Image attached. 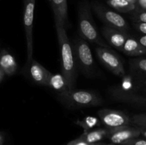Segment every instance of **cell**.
<instances>
[{
    "instance_id": "25",
    "label": "cell",
    "mask_w": 146,
    "mask_h": 145,
    "mask_svg": "<svg viewBox=\"0 0 146 145\" xmlns=\"http://www.w3.org/2000/svg\"><path fill=\"white\" fill-rule=\"evenodd\" d=\"M133 26L138 32L143 35H146V23L133 22Z\"/></svg>"
},
{
    "instance_id": "10",
    "label": "cell",
    "mask_w": 146,
    "mask_h": 145,
    "mask_svg": "<svg viewBox=\"0 0 146 145\" xmlns=\"http://www.w3.org/2000/svg\"><path fill=\"white\" fill-rule=\"evenodd\" d=\"M108 129L109 132L107 138L115 144L119 145L128 139L141 136L140 129L136 127H131L130 125Z\"/></svg>"
},
{
    "instance_id": "6",
    "label": "cell",
    "mask_w": 146,
    "mask_h": 145,
    "mask_svg": "<svg viewBox=\"0 0 146 145\" xmlns=\"http://www.w3.org/2000/svg\"><path fill=\"white\" fill-rule=\"evenodd\" d=\"M91 7L106 25L128 33L129 26L126 20L121 14L96 1L91 3Z\"/></svg>"
},
{
    "instance_id": "18",
    "label": "cell",
    "mask_w": 146,
    "mask_h": 145,
    "mask_svg": "<svg viewBox=\"0 0 146 145\" xmlns=\"http://www.w3.org/2000/svg\"><path fill=\"white\" fill-rule=\"evenodd\" d=\"M131 74L141 80H146V58L138 57L129 62Z\"/></svg>"
},
{
    "instance_id": "28",
    "label": "cell",
    "mask_w": 146,
    "mask_h": 145,
    "mask_svg": "<svg viewBox=\"0 0 146 145\" xmlns=\"http://www.w3.org/2000/svg\"><path fill=\"white\" fill-rule=\"evenodd\" d=\"M140 129V132H141V135H142L145 139H146V129L145 128H140L138 127Z\"/></svg>"
},
{
    "instance_id": "14",
    "label": "cell",
    "mask_w": 146,
    "mask_h": 145,
    "mask_svg": "<svg viewBox=\"0 0 146 145\" xmlns=\"http://www.w3.org/2000/svg\"><path fill=\"white\" fill-rule=\"evenodd\" d=\"M0 68L3 70L5 75L8 76L15 74L18 68V64L15 58L4 49L0 51Z\"/></svg>"
},
{
    "instance_id": "5",
    "label": "cell",
    "mask_w": 146,
    "mask_h": 145,
    "mask_svg": "<svg viewBox=\"0 0 146 145\" xmlns=\"http://www.w3.org/2000/svg\"><path fill=\"white\" fill-rule=\"evenodd\" d=\"M76 65L88 76L94 73L95 63L91 48L88 42L81 38L74 39L72 45Z\"/></svg>"
},
{
    "instance_id": "26",
    "label": "cell",
    "mask_w": 146,
    "mask_h": 145,
    "mask_svg": "<svg viewBox=\"0 0 146 145\" xmlns=\"http://www.w3.org/2000/svg\"><path fill=\"white\" fill-rule=\"evenodd\" d=\"M134 11H146V0H137Z\"/></svg>"
},
{
    "instance_id": "13",
    "label": "cell",
    "mask_w": 146,
    "mask_h": 145,
    "mask_svg": "<svg viewBox=\"0 0 146 145\" xmlns=\"http://www.w3.org/2000/svg\"><path fill=\"white\" fill-rule=\"evenodd\" d=\"M53 10L55 22L64 26L68 24V5L67 0H48Z\"/></svg>"
},
{
    "instance_id": "4",
    "label": "cell",
    "mask_w": 146,
    "mask_h": 145,
    "mask_svg": "<svg viewBox=\"0 0 146 145\" xmlns=\"http://www.w3.org/2000/svg\"><path fill=\"white\" fill-rule=\"evenodd\" d=\"M58 98L66 107L73 109L93 107L103 104V100L99 95L86 90H68Z\"/></svg>"
},
{
    "instance_id": "30",
    "label": "cell",
    "mask_w": 146,
    "mask_h": 145,
    "mask_svg": "<svg viewBox=\"0 0 146 145\" xmlns=\"http://www.w3.org/2000/svg\"><path fill=\"white\" fill-rule=\"evenodd\" d=\"M3 142H4V134L0 132V145H3Z\"/></svg>"
},
{
    "instance_id": "19",
    "label": "cell",
    "mask_w": 146,
    "mask_h": 145,
    "mask_svg": "<svg viewBox=\"0 0 146 145\" xmlns=\"http://www.w3.org/2000/svg\"><path fill=\"white\" fill-rule=\"evenodd\" d=\"M106 3L111 8L121 13H131L135 9V4L126 0H107Z\"/></svg>"
},
{
    "instance_id": "31",
    "label": "cell",
    "mask_w": 146,
    "mask_h": 145,
    "mask_svg": "<svg viewBox=\"0 0 146 145\" xmlns=\"http://www.w3.org/2000/svg\"><path fill=\"white\" fill-rule=\"evenodd\" d=\"M126 1H128V2L131 3V4H135V3H136V1H137V0H126Z\"/></svg>"
},
{
    "instance_id": "17",
    "label": "cell",
    "mask_w": 146,
    "mask_h": 145,
    "mask_svg": "<svg viewBox=\"0 0 146 145\" xmlns=\"http://www.w3.org/2000/svg\"><path fill=\"white\" fill-rule=\"evenodd\" d=\"M108 132L109 129L107 128H95L86 132H84L78 138L88 143H98L104 139L107 138Z\"/></svg>"
},
{
    "instance_id": "2",
    "label": "cell",
    "mask_w": 146,
    "mask_h": 145,
    "mask_svg": "<svg viewBox=\"0 0 146 145\" xmlns=\"http://www.w3.org/2000/svg\"><path fill=\"white\" fill-rule=\"evenodd\" d=\"M55 26L61 55V74L65 78L68 88L74 89L76 82L77 68L72 45L66 32L65 26L58 22H55Z\"/></svg>"
},
{
    "instance_id": "11",
    "label": "cell",
    "mask_w": 146,
    "mask_h": 145,
    "mask_svg": "<svg viewBox=\"0 0 146 145\" xmlns=\"http://www.w3.org/2000/svg\"><path fill=\"white\" fill-rule=\"evenodd\" d=\"M26 68L27 69L29 77L34 83L41 86H47L48 77L51 72L46 68L34 58L29 63H27Z\"/></svg>"
},
{
    "instance_id": "32",
    "label": "cell",
    "mask_w": 146,
    "mask_h": 145,
    "mask_svg": "<svg viewBox=\"0 0 146 145\" xmlns=\"http://www.w3.org/2000/svg\"><path fill=\"white\" fill-rule=\"evenodd\" d=\"M104 145H113V144H104Z\"/></svg>"
},
{
    "instance_id": "29",
    "label": "cell",
    "mask_w": 146,
    "mask_h": 145,
    "mask_svg": "<svg viewBox=\"0 0 146 145\" xmlns=\"http://www.w3.org/2000/svg\"><path fill=\"white\" fill-rule=\"evenodd\" d=\"M4 75H5V73H4V72L3 71V70L0 68V83H1V82L3 80V79H4Z\"/></svg>"
},
{
    "instance_id": "20",
    "label": "cell",
    "mask_w": 146,
    "mask_h": 145,
    "mask_svg": "<svg viewBox=\"0 0 146 145\" xmlns=\"http://www.w3.org/2000/svg\"><path fill=\"white\" fill-rule=\"evenodd\" d=\"M75 123L84 129V132L95 129L96 127L101 126V125L100 119L94 116H86L83 119H77Z\"/></svg>"
},
{
    "instance_id": "23",
    "label": "cell",
    "mask_w": 146,
    "mask_h": 145,
    "mask_svg": "<svg viewBox=\"0 0 146 145\" xmlns=\"http://www.w3.org/2000/svg\"><path fill=\"white\" fill-rule=\"evenodd\" d=\"M119 145H146V139L145 138L143 139L138 136V137L128 139Z\"/></svg>"
},
{
    "instance_id": "8",
    "label": "cell",
    "mask_w": 146,
    "mask_h": 145,
    "mask_svg": "<svg viewBox=\"0 0 146 145\" xmlns=\"http://www.w3.org/2000/svg\"><path fill=\"white\" fill-rule=\"evenodd\" d=\"M36 0H24V16L23 24L26 35L27 49V61L33 59V24Z\"/></svg>"
},
{
    "instance_id": "1",
    "label": "cell",
    "mask_w": 146,
    "mask_h": 145,
    "mask_svg": "<svg viewBox=\"0 0 146 145\" xmlns=\"http://www.w3.org/2000/svg\"><path fill=\"white\" fill-rule=\"evenodd\" d=\"M111 95L119 102L146 108V80L125 74L121 83L111 90Z\"/></svg>"
},
{
    "instance_id": "16",
    "label": "cell",
    "mask_w": 146,
    "mask_h": 145,
    "mask_svg": "<svg viewBox=\"0 0 146 145\" xmlns=\"http://www.w3.org/2000/svg\"><path fill=\"white\" fill-rule=\"evenodd\" d=\"M47 86L58 93V96L66 93L68 90L67 82L62 74H54L51 72L48 79Z\"/></svg>"
},
{
    "instance_id": "22",
    "label": "cell",
    "mask_w": 146,
    "mask_h": 145,
    "mask_svg": "<svg viewBox=\"0 0 146 145\" xmlns=\"http://www.w3.org/2000/svg\"><path fill=\"white\" fill-rule=\"evenodd\" d=\"M131 18L133 22L146 23V11H133L131 12Z\"/></svg>"
},
{
    "instance_id": "3",
    "label": "cell",
    "mask_w": 146,
    "mask_h": 145,
    "mask_svg": "<svg viewBox=\"0 0 146 145\" xmlns=\"http://www.w3.org/2000/svg\"><path fill=\"white\" fill-rule=\"evenodd\" d=\"M78 31L80 38L87 42L102 47H110L100 36L91 14V4L88 1L80 4L78 13Z\"/></svg>"
},
{
    "instance_id": "15",
    "label": "cell",
    "mask_w": 146,
    "mask_h": 145,
    "mask_svg": "<svg viewBox=\"0 0 146 145\" xmlns=\"http://www.w3.org/2000/svg\"><path fill=\"white\" fill-rule=\"evenodd\" d=\"M128 56L139 57L146 54V49L141 45L138 38L128 36L124 44L122 51Z\"/></svg>"
},
{
    "instance_id": "12",
    "label": "cell",
    "mask_w": 146,
    "mask_h": 145,
    "mask_svg": "<svg viewBox=\"0 0 146 145\" xmlns=\"http://www.w3.org/2000/svg\"><path fill=\"white\" fill-rule=\"evenodd\" d=\"M102 35L110 45L118 51H122L124 44L129 35L127 32L105 25L102 28Z\"/></svg>"
},
{
    "instance_id": "9",
    "label": "cell",
    "mask_w": 146,
    "mask_h": 145,
    "mask_svg": "<svg viewBox=\"0 0 146 145\" xmlns=\"http://www.w3.org/2000/svg\"><path fill=\"white\" fill-rule=\"evenodd\" d=\"M101 124L107 129H113L131 125V119L127 114L121 110L102 109L98 112Z\"/></svg>"
},
{
    "instance_id": "27",
    "label": "cell",
    "mask_w": 146,
    "mask_h": 145,
    "mask_svg": "<svg viewBox=\"0 0 146 145\" xmlns=\"http://www.w3.org/2000/svg\"><path fill=\"white\" fill-rule=\"evenodd\" d=\"M138 40L140 44H141V45L146 49V35L141 36L139 38H138Z\"/></svg>"
},
{
    "instance_id": "7",
    "label": "cell",
    "mask_w": 146,
    "mask_h": 145,
    "mask_svg": "<svg viewBox=\"0 0 146 145\" xmlns=\"http://www.w3.org/2000/svg\"><path fill=\"white\" fill-rule=\"evenodd\" d=\"M96 52L101 63L114 75L122 78L126 74L121 58L110 47L98 46Z\"/></svg>"
},
{
    "instance_id": "21",
    "label": "cell",
    "mask_w": 146,
    "mask_h": 145,
    "mask_svg": "<svg viewBox=\"0 0 146 145\" xmlns=\"http://www.w3.org/2000/svg\"><path fill=\"white\" fill-rule=\"evenodd\" d=\"M131 119V124L135 125L136 127L145 128L146 129V112L134 115Z\"/></svg>"
},
{
    "instance_id": "24",
    "label": "cell",
    "mask_w": 146,
    "mask_h": 145,
    "mask_svg": "<svg viewBox=\"0 0 146 145\" xmlns=\"http://www.w3.org/2000/svg\"><path fill=\"white\" fill-rule=\"evenodd\" d=\"M104 144H105L101 143V142H98V143H94V144L88 143V142H85V141L82 140V139H79V138L78 137L77 139L68 142L66 145H104Z\"/></svg>"
}]
</instances>
